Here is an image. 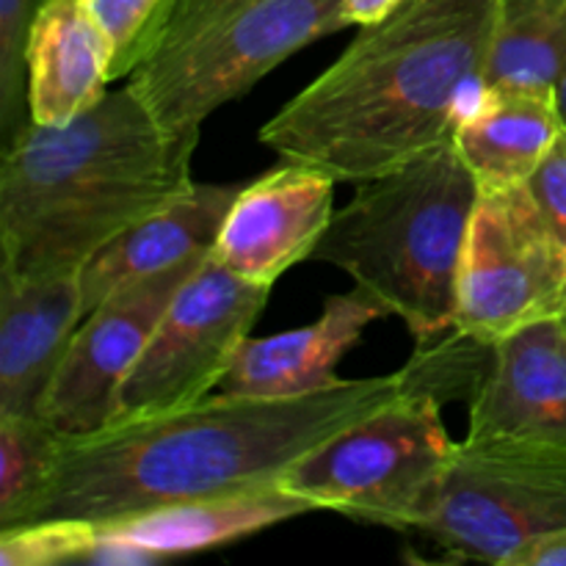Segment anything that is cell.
Instances as JSON below:
<instances>
[{"label":"cell","mask_w":566,"mask_h":566,"mask_svg":"<svg viewBox=\"0 0 566 566\" xmlns=\"http://www.w3.org/2000/svg\"><path fill=\"white\" fill-rule=\"evenodd\" d=\"M407 392L403 368L291 398L210 392L171 412L61 437L42 486L14 525H103L149 509L280 484L298 459Z\"/></svg>","instance_id":"cell-1"},{"label":"cell","mask_w":566,"mask_h":566,"mask_svg":"<svg viewBox=\"0 0 566 566\" xmlns=\"http://www.w3.org/2000/svg\"><path fill=\"white\" fill-rule=\"evenodd\" d=\"M497 0H407L359 28L340 59L282 105L260 142L337 182L398 169L453 138L484 94Z\"/></svg>","instance_id":"cell-2"},{"label":"cell","mask_w":566,"mask_h":566,"mask_svg":"<svg viewBox=\"0 0 566 566\" xmlns=\"http://www.w3.org/2000/svg\"><path fill=\"white\" fill-rule=\"evenodd\" d=\"M199 133L160 125L127 83L64 125L31 122L0 153V271L81 274L114 238L197 186Z\"/></svg>","instance_id":"cell-3"},{"label":"cell","mask_w":566,"mask_h":566,"mask_svg":"<svg viewBox=\"0 0 566 566\" xmlns=\"http://www.w3.org/2000/svg\"><path fill=\"white\" fill-rule=\"evenodd\" d=\"M479 197L473 171L448 138L387 175L357 182L313 260L346 271L418 343L448 335Z\"/></svg>","instance_id":"cell-4"},{"label":"cell","mask_w":566,"mask_h":566,"mask_svg":"<svg viewBox=\"0 0 566 566\" xmlns=\"http://www.w3.org/2000/svg\"><path fill=\"white\" fill-rule=\"evenodd\" d=\"M343 28V0H169L125 83L164 127L202 130L221 105Z\"/></svg>","instance_id":"cell-5"},{"label":"cell","mask_w":566,"mask_h":566,"mask_svg":"<svg viewBox=\"0 0 566 566\" xmlns=\"http://www.w3.org/2000/svg\"><path fill=\"white\" fill-rule=\"evenodd\" d=\"M440 403L431 392L409 390L298 459L280 484L315 512L412 534L457 451Z\"/></svg>","instance_id":"cell-6"},{"label":"cell","mask_w":566,"mask_h":566,"mask_svg":"<svg viewBox=\"0 0 566 566\" xmlns=\"http://www.w3.org/2000/svg\"><path fill=\"white\" fill-rule=\"evenodd\" d=\"M566 528V446L534 437H464L412 534L459 562L512 566Z\"/></svg>","instance_id":"cell-7"},{"label":"cell","mask_w":566,"mask_h":566,"mask_svg":"<svg viewBox=\"0 0 566 566\" xmlns=\"http://www.w3.org/2000/svg\"><path fill=\"white\" fill-rule=\"evenodd\" d=\"M269 296L271 285L241 280L208 254L116 390L108 426L171 412L216 392Z\"/></svg>","instance_id":"cell-8"},{"label":"cell","mask_w":566,"mask_h":566,"mask_svg":"<svg viewBox=\"0 0 566 566\" xmlns=\"http://www.w3.org/2000/svg\"><path fill=\"white\" fill-rule=\"evenodd\" d=\"M566 321V249L528 188L481 193L470 221L451 329L492 343L539 321Z\"/></svg>","instance_id":"cell-9"},{"label":"cell","mask_w":566,"mask_h":566,"mask_svg":"<svg viewBox=\"0 0 566 566\" xmlns=\"http://www.w3.org/2000/svg\"><path fill=\"white\" fill-rule=\"evenodd\" d=\"M205 260L208 254L116 287L83 315L39 407V418L55 434L83 437L108 426L116 390L147 348L175 293Z\"/></svg>","instance_id":"cell-10"},{"label":"cell","mask_w":566,"mask_h":566,"mask_svg":"<svg viewBox=\"0 0 566 566\" xmlns=\"http://www.w3.org/2000/svg\"><path fill=\"white\" fill-rule=\"evenodd\" d=\"M337 180L318 166L282 160L238 191L210 258L235 276L274 285L313 260L332 216Z\"/></svg>","instance_id":"cell-11"},{"label":"cell","mask_w":566,"mask_h":566,"mask_svg":"<svg viewBox=\"0 0 566 566\" xmlns=\"http://www.w3.org/2000/svg\"><path fill=\"white\" fill-rule=\"evenodd\" d=\"M307 512L315 509L282 484L149 509L97 525V542L83 562L97 566L160 564L232 545Z\"/></svg>","instance_id":"cell-12"},{"label":"cell","mask_w":566,"mask_h":566,"mask_svg":"<svg viewBox=\"0 0 566 566\" xmlns=\"http://www.w3.org/2000/svg\"><path fill=\"white\" fill-rule=\"evenodd\" d=\"M468 437H534L566 446V321H539L492 343L475 381Z\"/></svg>","instance_id":"cell-13"},{"label":"cell","mask_w":566,"mask_h":566,"mask_svg":"<svg viewBox=\"0 0 566 566\" xmlns=\"http://www.w3.org/2000/svg\"><path fill=\"white\" fill-rule=\"evenodd\" d=\"M387 315L390 313L363 287L354 285L348 293H335L326 298L324 313L313 324L269 337L249 335L216 392L291 398L332 387L340 381V359L357 346L374 321Z\"/></svg>","instance_id":"cell-14"},{"label":"cell","mask_w":566,"mask_h":566,"mask_svg":"<svg viewBox=\"0 0 566 566\" xmlns=\"http://www.w3.org/2000/svg\"><path fill=\"white\" fill-rule=\"evenodd\" d=\"M83 315L77 276L22 280L0 271V418H39Z\"/></svg>","instance_id":"cell-15"},{"label":"cell","mask_w":566,"mask_h":566,"mask_svg":"<svg viewBox=\"0 0 566 566\" xmlns=\"http://www.w3.org/2000/svg\"><path fill=\"white\" fill-rule=\"evenodd\" d=\"M25 66L31 122L64 125L108 94L114 48L86 0H44L28 36Z\"/></svg>","instance_id":"cell-16"},{"label":"cell","mask_w":566,"mask_h":566,"mask_svg":"<svg viewBox=\"0 0 566 566\" xmlns=\"http://www.w3.org/2000/svg\"><path fill=\"white\" fill-rule=\"evenodd\" d=\"M238 191V182H197L164 210L114 238L77 274L83 310L97 307L116 287L213 252Z\"/></svg>","instance_id":"cell-17"},{"label":"cell","mask_w":566,"mask_h":566,"mask_svg":"<svg viewBox=\"0 0 566 566\" xmlns=\"http://www.w3.org/2000/svg\"><path fill=\"white\" fill-rule=\"evenodd\" d=\"M562 130L553 94L484 88L453 130V144L481 193H492L525 186Z\"/></svg>","instance_id":"cell-18"},{"label":"cell","mask_w":566,"mask_h":566,"mask_svg":"<svg viewBox=\"0 0 566 566\" xmlns=\"http://www.w3.org/2000/svg\"><path fill=\"white\" fill-rule=\"evenodd\" d=\"M566 70V0H497L484 88L553 94Z\"/></svg>","instance_id":"cell-19"},{"label":"cell","mask_w":566,"mask_h":566,"mask_svg":"<svg viewBox=\"0 0 566 566\" xmlns=\"http://www.w3.org/2000/svg\"><path fill=\"white\" fill-rule=\"evenodd\" d=\"M59 440L42 418H0V528L14 525L39 492Z\"/></svg>","instance_id":"cell-20"},{"label":"cell","mask_w":566,"mask_h":566,"mask_svg":"<svg viewBox=\"0 0 566 566\" xmlns=\"http://www.w3.org/2000/svg\"><path fill=\"white\" fill-rule=\"evenodd\" d=\"M44 0H0V153L31 125L25 50Z\"/></svg>","instance_id":"cell-21"},{"label":"cell","mask_w":566,"mask_h":566,"mask_svg":"<svg viewBox=\"0 0 566 566\" xmlns=\"http://www.w3.org/2000/svg\"><path fill=\"white\" fill-rule=\"evenodd\" d=\"M97 542V525L81 520H42L0 531L3 566H53L83 562Z\"/></svg>","instance_id":"cell-22"},{"label":"cell","mask_w":566,"mask_h":566,"mask_svg":"<svg viewBox=\"0 0 566 566\" xmlns=\"http://www.w3.org/2000/svg\"><path fill=\"white\" fill-rule=\"evenodd\" d=\"M169 0H86L114 48V81H125L147 53Z\"/></svg>","instance_id":"cell-23"},{"label":"cell","mask_w":566,"mask_h":566,"mask_svg":"<svg viewBox=\"0 0 566 566\" xmlns=\"http://www.w3.org/2000/svg\"><path fill=\"white\" fill-rule=\"evenodd\" d=\"M525 188H528L531 199L539 208L542 219L547 221L553 235L566 249V130L558 133L556 144L536 166Z\"/></svg>","instance_id":"cell-24"},{"label":"cell","mask_w":566,"mask_h":566,"mask_svg":"<svg viewBox=\"0 0 566 566\" xmlns=\"http://www.w3.org/2000/svg\"><path fill=\"white\" fill-rule=\"evenodd\" d=\"M512 566H566V528L531 542L517 553Z\"/></svg>","instance_id":"cell-25"},{"label":"cell","mask_w":566,"mask_h":566,"mask_svg":"<svg viewBox=\"0 0 566 566\" xmlns=\"http://www.w3.org/2000/svg\"><path fill=\"white\" fill-rule=\"evenodd\" d=\"M403 3L407 0H343V17H346V25H376Z\"/></svg>","instance_id":"cell-26"},{"label":"cell","mask_w":566,"mask_h":566,"mask_svg":"<svg viewBox=\"0 0 566 566\" xmlns=\"http://www.w3.org/2000/svg\"><path fill=\"white\" fill-rule=\"evenodd\" d=\"M553 97H556V108H558V116H562V125L566 130V70L562 75V81H558L556 92H553Z\"/></svg>","instance_id":"cell-27"}]
</instances>
